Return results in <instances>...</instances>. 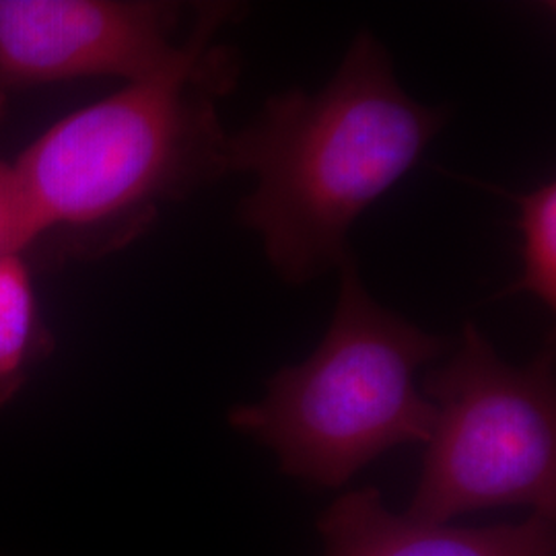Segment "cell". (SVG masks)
<instances>
[{
    "instance_id": "cell-8",
    "label": "cell",
    "mask_w": 556,
    "mask_h": 556,
    "mask_svg": "<svg viewBox=\"0 0 556 556\" xmlns=\"http://www.w3.org/2000/svg\"><path fill=\"white\" fill-rule=\"evenodd\" d=\"M521 233V277L507 293H528L556 309V186L546 181L514 197Z\"/></svg>"
},
{
    "instance_id": "cell-5",
    "label": "cell",
    "mask_w": 556,
    "mask_h": 556,
    "mask_svg": "<svg viewBox=\"0 0 556 556\" xmlns=\"http://www.w3.org/2000/svg\"><path fill=\"white\" fill-rule=\"evenodd\" d=\"M161 0H0V91L62 80L153 79L188 56L194 20Z\"/></svg>"
},
{
    "instance_id": "cell-7",
    "label": "cell",
    "mask_w": 556,
    "mask_h": 556,
    "mask_svg": "<svg viewBox=\"0 0 556 556\" xmlns=\"http://www.w3.org/2000/svg\"><path fill=\"white\" fill-rule=\"evenodd\" d=\"M52 351L27 260L0 256V408L17 396L31 369Z\"/></svg>"
},
{
    "instance_id": "cell-6",
    "label": "cell",
    "mask_w": 556,
    "mask_h": 556,
    "mask_svg": "<svg viewBox=\"0 0 556 556\" xmlns=\"http://www.w3.org/2000/svg\"><path fill=\"white\" fill-rule=\"evenodd\" d=\"M324 556H555V519L452 528L392 514L376 486L349 491L318 519Z\"/></svg>"
},
{
    "instance_id": "cell-9",
    "label": "cell",
    "mask_w": 556,
    "mask_h": 556,
    "mask_svg": "<svg viewBox=\"0 0 556 556\" xmlns=\"http://www.w3.org/2000/svg\"><path fill=\"white\" fill-rule=\"evenodd\" d=\"M7 93L0 91V112L7 103ZM15 252V204H13V172L11 163L0 160V256Z\"/></svg>"
},
{
    "instance_id": "cell-3",
    "label": "cell",
    "mask_w": 556,
    "mask_h": 556,
    "mask_svg": "<svg viewBox=\"0 0 556 556\" xmlns=\"http://www.w3.org/2000/svg\"><path fill=\"white\" fill-rule=\"evenodd\" d=\"M338 275L337 307L318 349L278 369L260 402L229 413L236 431L277 456L282 475L321 489L344 486L397 445L431 439L438 410L417 388L418 369L456 342L371 298L353 254Z\"/></svg>"
},
{
    "instance_id": "cell-1",
    "label": "cell",
    "mask_w": 556,
    "mask_h": 556,
    "mask_svg": "<svg viewBox=\"0 0 556 556\" xmlns=\"http://www.w3.org/2000/svg\"><path fill=\"white\" fill-rule=\"evenodd\" d=\"M243 13L238 2L197 4L176 68L59 119L11 163L20 256L105 258L142 238L161 206L229 174L217 101L238 87L241 59L220 31Z\"/></svg>"
},
{
    "instance_id": "cell-4",
    "label": "cell",
    "mask_w": 556,
    "mask_h": 556,
    "mask_svg": "<svg viewBox=\"0 0 556 556\" xmlns=\"http://www.w3.org/2000/svg\"><path fill=\"white\" fill-rule=\"evenodd\" d=\"M420 392L438 420L404 516L445 526L480 509L523 505L555 519L553 342L516 367L466 321L452 355L425 376Z\"/></svg>"
},
{
    "instance_id": "cell-2",
    "label": "cell",
    "mask_w": 556,
    "mask_h": 556,
    "mask_svg": "<svg viewBox=\"0 0 556 556\" xmlns=\"http://www.w3.org/2000/svg\"><path fill=\"white\" fill-rule=\"evenodd\" d=\"M447 119V108L413 100L388 48L358 31L319 91L275 93L229 135V172L256 179L239 200V225L258 233L289 285L338 270L353 254L358 217L417 165Z\"/></svg>"
}]
</instances>
